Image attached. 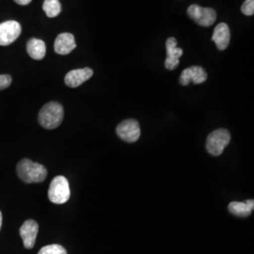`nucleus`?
Here are the masks:
<instances>
[{"instance_id":"obj_18","label":"nucleus","mask_w":254,"mask_h":254,"mask_svg":"<svg viewBox=\"0 0 254 254\" xmlns=\"http://www.w3.org/2000/svg\"><path fill=\"white\" fill-rule=\"evenodd\" d=\"M241 11L247 16L254 15V0H245V2L241 6Z\"/></svg>"},{"instance_id":"obj_9","label":"nucleus","mask_w":254,"mask_h":254,"mask_svg":"<svg viewBox=\"0 0 254 254\" xmlns=\"http://www.w3.org/2000/svg\"><path fill=\"white\" fill-rule=\"evenodd\" d=\"M38 232L39 225L33 219H27L20 228V236L23 239L25 248L27 250L32 249L35 245Z\"/></svg>"},{"instance_id":"obj_19","label":"nucleus","mask_w":254,"mask_h":254,"mask_svg":"<svg viewBox=\"0 0 254 254\" xmlns=\"http://www.w3.org/2000/svg\"><path fill=\"white\" fill-rule=\"evenodd\" d=\"M11 81L12 78L9 74H0V91L9 88Z\"/></svg>"},{"instance_id":"obj_16","label":"nucleus","mask_w":254,"mask_h":254,"mask_svg":"<svg viewBox=\"0 0 254 254\" xmlns=\"http://www.w3.org/2000/svg\"><path fill=\"white\" fill-rule=\"evenodd\" d=\"M43 9L48 17L54 18L62 12V4L59 0H45Z\"/></svg>"},{"instance_id":"obj_13","label":"nucleus","mask_w":254,"mask_h":254,"mask_svg":"<svg viewBox=\"0 0 254 254\" xmlns=\"http://www.w3.org/2000/svg\"><path fill=\"white\" fill-rule=\"evenodd\" d=\"M230 39H231V33H230V28L228 27L227 24L225 23L218 24L215 28L212 36V41L215 42L218 50L220 51L225 50L230 45Z\"/></svg>"},{"instance_id":"obj_21","label":"nucleus","mask_w":254,"mask_h":254,"mask_svg":"<svg viewBox=\"0 0 254 254\" xmlns=\"http://www.w3.org/2000/svg\"><path fill=\"white\" fill-rule=\"evenodd\" d=\"M1 226H2V213L0 212V230H1Z\"/></svg>"},{"instance_id":"obj_11","label":"nucleus","mask_w":254,"mask_h":254,"mask_svg":"<svg viewBox=\"0 0 254 254\" xmlns=\"http://www.w3.org/2000/svg\"><path fill=\"white\" fill-rule=\"evenodd\" d=\"M93 75V71L91 68H82L72 70L65 75V84L70 88H77L84 82L89 80Z\"/></svg>"},{"instance_id":"obj_14","label":"nucleus","mask_w":254,"mask_h":254,"mask_svg":"<svg viewBox=\"0 0 254 254\" xmlns=\"http://www.w3.org/2000/svg\"><path fill=\"white\" fill-rule=\"evenodd\" d=\"M27 51L30 58L36 61H41L46 57V44L43 40L40 39H30L27 42Z\"/></svg>"},{"instance_id":"obj_4","label":"nucleus","mask_w":254,"mask_h":254,"mask_svg":"<svg viewBox=\"0 0 254 254\" xmlns=\"http://www.w3.org/2000/svg\"><path fill=\"white\" fill-rule=\"evenodd\" d=\"M231 140L227 129L220 128L209 134L206 139V150L209 154L218 156L223 153Z\"/></svg>"},{"instance_id":"obj_7","label":"nucleus","mask_w":254,"mask_h":254,"mask_svg":"<svg viewBox=\"0 0 254 254\" xmlns=\"http://www.w3.org/2000/svg\"><path fill=\"white\" fill-rule=\"evenodd\" d=\"M22 32L18 22L10 20L0 24V46H7L15 42Z\"/></svg>"},{"instance_id":"obj_12","label":"nucleus","mask_w":254,"mask_h":254,"mask_svg":"<svg viewBox=\"0 0 254 254\" xmlns=\"http://www.w3.org/2000/svg\"><path fill=\"white\" fill-rule=\"evenodd\" d=\"M75 47V40L71 33H62L55 41L54 49L57 54H70Z\"/></svg>"},{"instance_id":"obj_5","label":"nucleus","mask_w":254,"mask_h":254,"mask_svg":"<svg viewBox=\"0 0 254 254\" xmlns=\"http://www.w3.org/2000/svg\"><path fill=\"white\" fill-rule=\"evenodd\" d=\"M188 14L192 20H194L201 27L212 26L217 19V12L215 9L203 8L195 4L189 7Z\"/></svg>"},{"instance_id":"obj_15","label":"nucleus","mask_w":254,"mask_h":254,"mask_svg":"<svg viewBox=\"0 0 254 254\" xmlns=\"http://www.w3.org/2000/svg\"><path fill=\"white\" fill-rule=\"evenodd\" d=\"M228 209L233 215H235L236 217L246 218L252 214L254 209V200H246L245 202L232 201L229 204Z\"/></svg>"},{"instance_id":"obj_8","label":"nucleus","mask_w":254,"mask_h":254,"mask_svg":"<svg viewBox=\"0 0 254 254\" xmlns=\"http://www.w3.org/2000/svg\"><path fill=\"white\" fill-rule=\"evenodd\" d=\"M166 49H167V59L165 61V67L168 70L173 71L179 64L180 58L183 56V49L177 47V40L173 37H171L166 42Z\"/></svg>"},{"instance_id":"obj_10","label":"nucleus","mask_w":254,"mask_h":254,"mask_svg":"<svg viewBox=\"0 0 254 254\" xmlns=\"http://www.w3.org/2000/svg\"><path fill=\"white\" fill-rule=\"evenodd\" d=\"M207 73L200 66H191L185 69L180 76V83L183 86H188L190 82L194 84H201L206 81Z\"/></svg>"},{"instance_id":"obj_17","label":"nucleus","mask_w":254,"mask_h":254,"mask_svg":"<svg viewBox=\"0 0 254 254\" xmlns=\"http://www.w3.org/2000/svg\"><path fill=\"white\" fill-rule=\"evenodd\" d=\"M38 254H67V252L63 246L53 244L42 248Z\"/></svg>"},{"instance_id":"obj_2","label":"nucleus","mask_w":254,"mask_h":254,"mask_svg":"<svg viewBox=\"0 0 254 254\" xmlns=\"http://www.w3.org/2000/svg\"><path fill=\"white\" fill-rule=\"evenodd\" d=\"M64 116L63 106L58 102H50L40 110L38 120L42 127L51 130L62 125Z\"/></svg>"},{"instance_id":"obj_3","label":"nucleus","mask_w":254,"mask_h":254,"mask_svg":"<svg viewBox=\"0 0 254 254\" xmlns=\"http://www.w3.org/2000/svg\"><path fill=\"white\" fill-rule=\"evenodd\" d=\"M71 191L69 182L64 176H57L51 182L48 190V198L56 204H63L70 199Z\"/></svg>"},{"instance_id":"obj_6","label":"nucleus","mask_w":254,"mask_h":254,"mask_svg":"<svg viewBox=\"0 0 254 254\" xmlns=\"http://www.w3.org/2000/svg\"><path fill=\"white\" fill-rule=\"evenodd\" d=\"M116 132L120 138L129 143L136 142L140 136L139 125L134 119H128L123 121L117 127Z\"/></svg>"},{"instance_id":"obj_20","label":"nucleus","mask_w":254,"mask_h":254,"mask_svg":"<svg viewBox=\"0 0 254 254\" xmlns=\"http://www.w3.org/2000/svg\"><path fill=\"white\" fill-rule=\"evenodd\" d=\"M31 1L32 0H14L15 3H17L18 5H21V6H27Z\"/></svg>"},{"instance_id":"obj_1","label":"nucleus","mask_w":254,"mask_h":254,"mask_svg":"<svg viewBox=\"0 0 254 254\" xmlns=\"http://www.w3.org/2000/svg\"><path fill=\"white\" fill-rule=\"evenodd\" d=\"M19 178L27 184L42 183L46 180L47 170L42 164L35 163L30 159H22L16 167Z\"/></svg>"}]
</instances>
